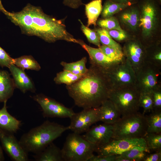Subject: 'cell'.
Masks as SVG:
<instances>
[{
  "label": "cell",
  "instance_id": "6da1fadb",
  "mask_svg": "<svg viewBox=\"0 0 161 161\" xmlns=\"http://www.w3.org/2000/svg\"><path fill=\"white\" fill-rule=\"evenodd\" d=\"M6 16L28 35L37 36L49 43L59 40L78 43L61 20L46 14L40 7L28 4L20 11L9 12Z\"/></svg>",
  "mask_w": 161,
  "mask_h": 161
},
{
  "label": "cell",
  "instance_id": "7a4b0ae2",
  "mask_svg": "<svg viewBox=\"0 0 161 161\" xmlns=\"http://www.w3.org/2000/svg\"><path fill=\"white\" fill-rule=\"evenodd\" d=\"M66 87L75 105L83 109L99 107L112 89L107 74L92 64L85 75Z\"/></svg>",
  "mask_w": 161,
  "mask_h": 161
},
{
  "label": "cell",
  "instance_id": "3957f363",
  "mask_svg": "<svg viewBox=\"0 0 161 161\" xmlns=\"http://www.w3.org/2000/svg\"><path fill=\"white\" fill-rule=\"evenodd\" d=\"M68 130L69 126L47 120L24 134L19 141L27 153L35 154L43 150Z\"/></svg>",
  "mask_w": 161,
  "mask_h": 161
},
{
  "label": "cell",
  "instance_id": "277c9868",
  "mask_svg": "<svg viewBox=\"0 0 161 161\" xmlns=\"http://www.w3.org/2000/svg\"><path fill=\"white\" fill-rule=\"evenodd\" d=\"M113 125L114 140L143 138L147 133L145 116L138 112L122 117Z\"/></svg>",
  "mask_w": 161,
  "mask_h": 161
},
{
  "label": "cell",
  "instance_id": "5b68a950",
  "mask_svg": "<svg viewBox=\"0 0 161 161\" xmlns=\"http://www.w3.org/2000/svg\"><path fill=\"white\" fill-rule=\"evenodd\" d=\"M97 146L80 134H69L61 149L64 161H88L94 155Z\"/></svg>",
  "mask_w": 161,
  "mask_h": 161
},
{
  "label": "cell",
  "instance_id": "8992f818",
  "mask_svg": "<svg viewBox=\"0 0 161 161\" xmlns=\"http://www.w3.org/2000/svg\"><path fill=\"white\" fill-rule=\"evenodd\" d=\"M140 92L136 85L111 89L108 99L114 105L122 117L135 113L140 107Z\"/></svg>",
  "mask_w": 161,
  "mask_h": 161
},
{
  "label": "cell",
  "instance_id": "52a82bcc",
  "mask_svg": "<svg viewBox=\"0 0 161 161\" xmlns=\"http://www.w3.org/2000/svg\"><path fill=\"white\" fill-rule=\"evenodd\" d=\"M160 69L145 62L135 72L136 86L140 92H152L161 84L159 77Z\"/></svg>",
  "mask_w": 161,
  "mask_h": 161
},
{
  "label": "cell",
  "instance_id": "ba28073f",
  "mask_svg": "<svg viewBox=\"0 0 161 161\" xmlns=\"http://www.w3.org/2000/svg\"><path fill=\"white\" fill-rule=\"evenodd\" d=\"M107 74L110 80L112 89L136 85L135 72L126 58L110 72Z\"/></svg>",
  "mask_w": 161,
  "mask_h": 161
},
{
  "label": "cell",
  "instance_id": "9c48e42d",
  "mask_svg": "<svg viewBox=\"0 0 161 161\" xmlns=\"http://www.w3.org/2000/svg\"><path fill=\"white\" fill-rule=\"evenodd\" d=\"M32 98L40 106L44 117L70 118L75 113L72 109L44 94H37Z\"/></svg>",
  "mask_w": 161,
  "mask_h": 161
},
{
  "label": "cell",
  "instance_id": "30bf717a",
  "mask_svg": "<svg viewBox=\"0 0 161 161\" xmlns=\"http://www.w3.org/2000/svg\"><path fill=\"white\" fill-rule=\"evenodd\" d=\"M147 146L143 138L112 139L104 145L97 146L95 152L100 156L119 155L136 146Z\"/></svg>",
  "mask_w": 161,
  "mask_h": 161
},
{
  "label": "cell",
  "instance_id": "8fae6325",
  "mask_svg": "<svg viewBox=\"0 0 161 161\" xmlns=\"http://www.w3.org/2000/svg\"><path fill=\"white\" fill-rule=\"evenodd\" d=\"M70 119L69 129L78 134L86 132L92 125L99 121L98 107L83 109L75 113Z\"/></svg>",
  "mask_w": 161,
  "mask_h": 161
},
{
  "label": "cell",
  "instance_id": "7c38bea8",
  "mask_svg": "<svg viewBox=\"0 0 161 161\" xmlns=\"http://www.w3.org/2000/svg\"><path fill=\"white\" fill-rule=\"evenodd\" d=\"M0 140L3 148L14 161H28V153L23 148L13 133L0 129Z\"/></svg>",
  "mask_w": 161,
  "mask_h": 161
},
{
  "label": "cell",
  "instance_id": "4fadbf2b",
  "mask_svg": "<svg viewBox=\"0 0 161 161\" xmlns=\"http://www.w3.org/2000/svg\"><path fill=\"white\" fill-rule=\"evenodd\" d=\"M80 44L89 54L91 64L94 65L106 74L110 72L120 62L114 61L105 55L100 48L87 45L83 41L78 40Z\"/></svg>",
  "mask_w": 161,
  "mask_h": 161
},
{
  "label": "cell",
  "instance_id": "5bb4252c",
  "mask_svg": "<svg viewBox=\"0 0 161 161\" xmlns=\"http://www.w3.org/2000/svg\"><path fill=\"white\" fill-rule=\"evenodd\" d=\"M146 48L142 44L136 41H130L124 45L123 51L135 72L144 64Z\"/></svg>",
  "mask_w": 161,
  "mask_h": 161
},
{
  "label": "cell",
  "instance_id": "9a60e30c",
  "mask_svg": "<svg viewBox=\"0 0 161 161\" xmlns=\"http://www.w3.org/2000/svg\"><path fill=\"white\" fill-rule=\"evenodd\" d=\"M157 13L155 5L151 1H146L142 5L139 27L141 28L144 36H150L155 29L157 21Z\"/></svg>",
  "mask_w": 161,
  "mask_h": 161
},
{
  "label": "cell",
  "instance_id": "2e32d148",
  "mask_svg": "<svg viewBox=\"0 0 161 161\" xmlns=\"http://www.w3.org/2000/svg\"><path fill=\"white\" fill-rule=\"evenodd\" d=\"M113 125L104 123L89 129L83 136L87 141L97 146L108 143L113 134Z\"/></svg>",
  "mask_w": 161,
  "mask_h": 161
},
{
  "label": "cell",
  "instance_id": "e0dca14e",
  "mask_svg": "<svg viewBox=\"0 0 161 161\" xmlns=\"http://www.w3.org/2000/svg\"><path fill=\"white\" fill-rule=\"evenodd\" d=\"M9 68L12 76L16 88L19 89L23 93L27 91L35 92L36 89L34 83L24 70L14 64H11Z\"/></svg>",
  "mask_w": 161,
  "mask_h": 161
},
{
  "label": "cell",
  "instance_id": "ac0fdd59",
  "mask_svg": "<svg viewBox=\"0 0 161 161\" xmlns=\"http://www.w3.org/2000/svg\"><path fill=\"white\" fill-rule=\"evenodd\" d=\"M99 121L113 125L120 118V114L113 103L108 99L98 107Z\"/></svg>",
  "mask_w": 161,
  "mask_h": 161
},
{
  "label": "cell",
  "instance_id": "d6986e66",
  "mask_svg": "<svg viewBox=\"0 0 161 161\" xmlns=\"http://www.w3.org/2000/svg\"><path fill=\"white\" fill-rule=\"evenodd\" d=\"M7 102H4L0 109V129L13 133H16L20 129L21 121L10 114L7 111Z\"/></svg>",
  "mask_w": 161,
  "mask_h": 161
},
{
  "label": "cell",
  "instance_id": "ffe728a7",
  "mask_svg": "<svg viewBox=\"0 0 161 161\" xmlns=\"http://www.w3.org/2000/svg\"><path fill=\"white\" fill-rule=\"evenodd\" d=\"M15 88L13 78L9 72L0 70V102L7 101L13 96Z\"/></svg>",
  "mask_w": 161,
  "mask_h": 161
},
{
  "label": "cell",
  "instance_id": "44dd1931",
  "mask_svg": "<svg viewBox=\"0 0 161 161\" xmlns=\"http://www.w3.org/2000/svg\"><path fill=\"white\" fill-rule=\"evenodd\" d=\"M33 157L36 161H64L61 149L53 142Z\"/></svg>",
  "mask_w": 161,
  "mask_h": 161
},
{
  "label": "cell",
  "instance_id": "7402d4cb",
  "mask_svg": "<svg viewBox=\"0 0 161 161\" xmlns=\"http://www.w3.org/2000/svg\"><path fill=\"white\" fill-rule=\"evenodd\" d=\"M103 0H93L85 5L87 18V27L96 25L97 19L101 13Z\"/></svg>",
  "mask_w": 161,
  "mask_h": 161
},
{
  "label": "cell",
  "instance_id": "603a6c76",
  "mask_svg": "<svg viewBox=\"0 0 161 161\" xmlns=\"http://www.w3.org/2000/svg\"><path fill=\"white\" fill-rule=\"evenodd\" d=\"M120 18L121 21L131 30H136L139 27L140 14L135 8H131L125 10L121 14Z\"/></svg>",
  "mask_w": 161,
  "mask_h": 161
},
{
  "label": "cell",
  "instance_id": "cb8c5ba5",
  "mask_svg": "<svg viewBox=\"0 0 161 161\" xmlns=\"http://www.w3.org/2000/svg\"><path fill=\"white\" fill-rule=\"evenodd\" d=\"M86 58L84 57L76 62L68 63L61 61L60 64L63 67V70L69 71L75 75H83L88 70L86 66Z\"/></svg>",
  "mask_w": 161,
  "mask_h": 161
},
{
  "label": "cell",
  "instance_id": "d4e9b609",
  "mask_svg": "<svg viewBox=\"0 0 161 161\" xmlns=\"http://www.w3.org/2000/svg\"><path fill=\"white\" fill-rule=\"evenodd\" d=\"M132 4L118 3L107 0L102 7V16L103 18L112 16L114 14L129 6Z\"/></svg>",
  "mask_w": 161,
  "mask_h": 161
},
{
  "label": "cell",
  "instance_id": "484cf974",
  "mask_svg": "<svg viewBox=\"0 0 161 161\" xmlns=\"http://www.w3.org/2000/svg\"><path fill=\"white\" fill-rule=\"evenodd\" d=\"M13 64L23 69L39 71L41 66L38 62L31 55H24L14 59Z\"/></svg>",
  "mask_w": 161,
  "mask_h": 161
},
{
  "label": "cell",
  "instance_id": "4316f807",
  "mask_svg": "<svg viewBox=\"0 0 161 161\" xmlns=\"http://www.w3.org/2000/svg\"><path fill=\"white\" fill-rule=\"evenodd\" d=\"M145 116L147 133L160 134L161 132V111H152Z\"/></svg>",
  "mask_w": 161,
  "mask_h": 161
},
{
  "label": "cell",
  "instance_id": "83f0119b",
  "mask_svg": "<svg viewBox=\"0 0 161 161\" xmlns=\"http://www.w3.org/2000/svg\"><path fill=\"white\" fill-rule=\"evenodd\" d=\"M150 150L147 146H139L134 147L126 151L120 155L130 161L143 160L146 153H149Z\"/></svg>",
  "mask_w": 161,
  "mask_h": 161
},
{
  "label": "cell",
  "instance_id": "f1b7e54d",
  "mask_svg": "<svg viewBox=\"0 0 161 161\" xmlns=\"http://www.w3.org/2000/svg\"><path fill=\"white\" fill-rule=\"evenodd\" d=\"M83 75H75L63 70L56 74L54 81L57 84H64L66 86L69 85L77 82Z\"/></svg>",
  "mask_w": 161,
  "mask_h": 161
},
{
  "label": "cell",
  "instance_id": "f546056e",
  "mask_svg": "<svg viewBox=\"0 0 161 161\" xmlns=\"http://www.w3.org/2000/svg\"><path fill=\"white\" fill-rule=\"evenodd\" d=\"M94 30L97 33L100 43L103 45L123 51V49L120 44L111 37L107 30L100 28L96 29Z\"/></svg>",
  "mask_w": 161,
  "mask_h": 161
},
{
  "label": "cell",
  "instance_id": "4dcf8cb0",
  "mask_svg": "<svg viewBox=\"0 0 161 161\" xmlns=\"http://www.w3.org/2000/svg\"><path fill=\"white\" fill-rule=\"evenodd\" d=\"M148 149L151 150H160L161 148V134L147 133L143 137Z\"/></svg>",
  "mask_w": 161,
  "mask_h": 161
},
{
  "label": "cell",
  "instance_id": "1f68e13d",
  "mask_svg": "<svg viewBox=\"0 0 161 161\" xmlns=\"http://www.w3.org/2000/svg\"><path fill=\"white\" fill-rule=\"evenodd\" d=\"M99 48L105 55L114 61L121 62L125 58L122 51L103 45Z\"/></svg>",
  "mask_w": 161,
  "mask_h": 161
},
{
  "label": "cell",
  "instance_id": "d6a6232c",
  "mask_svg": "<svg viewBox=\"0 0 161 161\" xmlns=\"http://www.w3.org/2000/svg\"><path fill=\"white\" fill-rule=\"evenodd\" d=\"M97 24L101 28L107 30H117L122 32H125L121 27L117 20L112 16L99 20Z\"/></svg>",
  "mask_w": 161,
  "mask_h": 161
},
{
  "label": "cell",
  "instance_id": "836d02e7",
  "mask_svg": "<svg viewBox=\"0 0 161 161\" xmlns=\"http://www.w3.org/2000/svg\"><path fill=\"white\" fill-rule=\"evenodd\" d=\"M139 102L140 107L143 108L144 113L152 111L153 106L152 92H140Z\"/></svg>",
  "mask_w": 161,
  "mask_h": 161
},
{
  "label": "cell",
  "instance_id": "e575fe53",
  "mask_svg": "<svg viewBox=\"0 0 161 161\" xmlns=\"http://www.w3.org/2000/svg\"><path fill=\"white\" fill-rule=\"evenodd\" d=\"M79 20L81 24V29L88 41L99 47L101 45L100 43L97 32L94 30H92L85 26L80 20Z\"/></svg>",
  "mask_w": 161,
  "mask_h": 161
},
{
  "label": "cell",
  "instance_id": "d590c367",
  "mask_svg": "<svg viewBox=\"0 0 161 161\" xmlns=\"http://www.w3.org/2000/svg\"><path fill=\"white\" fill-rule=\"evenodd\" d=\"M145 62L149 63L161 69V51L160 49L157 48L151 53L146 52Z\"/></svg>",
  "mask_w": 161,
  "mask_h": 161
},
{
  "label": "cell",
  "instance_id": "8d00e7d4",
  "mask_svg": "<svg viewBox=\"0 0 161 161\" xmlns=\"http://www.w3.org/2000/svg\"><path fill=\"white\" fill-rule=\"evenodd\" d=\"M153 109L152 111H161V85L152 92Z\"/></svg>",
  "mask_w": 161,
  "mask_h": 161
},
{
  "label": "cell",
  "instance_id": "74e56055",
  "mask_svg": "<svg viewBox=\"0 0 161 161\" xmlns=\"http://www.w3.org/2000/svg\"><path fill=\"white\" fill-rule=\"evenodd\" d=\"M14 63V59L0 46V66L9 68Z\"/></svg>",
  "mask_w": 161,
  "mask_h": 161
},
{
  "label": "cell",
  "instance_id": "f35d334b",
  "mask_svg": "<svg viewBox=\"0 0 161 161\" xmlns=\"http://www.w3.org/2000/svg\"><path fill=\"white\" fill-rule=\"evenodd\" d=\"M111 37L118 41H122L127 38V35L125 32H122L117 30H107Z\"/></svg>",
  "mask_w": 161,
  "mask_h": 161
},
{
  "label": "cell",
  "instance_id": "ab89813d",
  "mask_svg": "<svg viewBox=\"0 0 161 161\" xmlns=\"http://www.w3.org/2000/svg\"><path fill=\"white\" fill-rule=\"evenodd\" d=\"M117 155H110L100 156L94 155L88 161H115Z\"/></svg>",
  "mask_w": 161,
  "mask_h": 161
},
{
  "label": "cell",
  "instance_id": "60d3db41",
  "mask_svg": "<svg viewBox=\"0 0 161 161\" xmlns=\"http://www.w3.org/2000/svg\"><path fill=\"white\" fill-rule=\"evenodd\" d=\"M64 4L73 8H77L82 4L81 0H64Z\"/></svg>",
  "mask_w": 161,
  "mask_h": 161
},
{
  "label": "cell",
  "instance_id": "b9f144b4",
  "mask_svg": "<svg viewBox=\"0 0 161 161\" xmlns=\"http://www.w3.org/2000/svg\"><path fill=\"white\" fill-rule=\"evenodd\" d=\"M143 160L144 161H160L161 160V151L146 156Z\"/></svg>",
  "mask_w": 161,
  "mask_h": 161
},
{
  "label": "cell",
  "instance_id": "7bdbcfd3",
  "mask_svg": "<svg viewBox=\"0 0 161 161\" xmlns=\"http://www.w3.org/2000/svg\"><path fill=\"white\" fill-rule=\"evenodd\" d=\"M114 2L123 3L126 4L128 3H132L131 1L133 0H109Z\"/></svg>",
  "mask_w": 161,
  "mask_h": 161
},
{
  "label": "cell",
  "instance_id": "ee69618b",
  "mask_svg": "<svg viewBox=\"0 0 161 161\" xmlns=\"http://www.w3.org/2000/svg\"><path fill=\"white\" fill-rule=\"evenodd\" d=\"M0 12L4 13L6 16L8 14L9 12L7 11L4 7L2 4L1 0H0Z\"/></svg>",
  "mask_w": 161,
  "mask_h": 161
},
{
  "label": "cell",
  "instance_id": "f6af8a7d",
  "mask_svg": "<svg viewBox=\"0 0 161 161\" xmlns=\"http://www.w3.org/2000/svg\"><path fill=\"white\" fill-rule=\"evenodd\" d=\"M115 161H130V160L121 156L120 155H117Z\"/></svg>",
  "mask_w": 161,
  "mask_h": 161
},
{
  "label": "cell",
  "instance_id": "bcb514c9",
  "mask_svg": "<svg viewBox=\"0 0 161 161\" xmlns=\"http://www.w3.org/2000/svg\"><path fill=\"white\" fill-rule=\"evenodd\" d=\"M4 158L2 148L0 145V161H4Z\"/></svg>",
  "mask_w": 161,
  "mask_h": 161
}]
</instances>
